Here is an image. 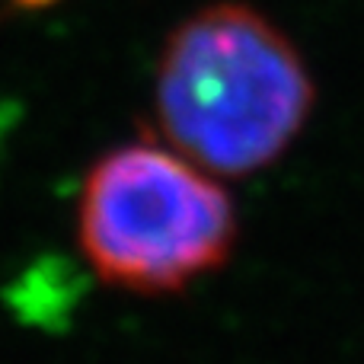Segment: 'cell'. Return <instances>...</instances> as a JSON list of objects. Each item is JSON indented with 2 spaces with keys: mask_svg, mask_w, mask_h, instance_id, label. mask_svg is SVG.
Listing matches in <instances>:
<instances>
[{
  "mask_svg": "<svg viewBox=\"0 0 364 364\" xmlns=\"http://www.w3.org/2000/svg\"><path fill=\"white\" fill-rule=\"evenodd\" d=\"M77 243L100 282L157 297L218 272L237 246V205L170 144L109 147L83 176Z\"/></svg>",
  "mask_w": 364,
  "mask_h": 364,
  "instance_id": "2",
  "label": "cell"
},
{
  "mask_svg": "<svg viewBox=\"0 0 364 364\" xmlns=\"http://www.w3.org/2000/svg\"><path fill=\"white\" fill-rule=\"evenodd\" d=\"M316 102L297 45L265 13L208 4L166 36L154 80L164 141L218 179H243L288 154Z\"/></svg>",
  "mask_w": 364,
  "mask_h": 364,
  "instance_id": "1",
  "label": "cell"
},
{
  "mask_svg": "<svg viewBox=\"0 0 364 364\" xmlns=\"http://www.w3.org/2000/svg\"><path fill=\"white\" fill-rule=\"evenodd\" d=\"M19 4H26V6H36V4H48V0H19Z\"/></svg>",
  "mask_w": 364,
  "mask_h": 364,
  "instance_id": "3",
  "label": "cell"
}]
</instances>
